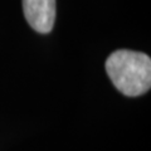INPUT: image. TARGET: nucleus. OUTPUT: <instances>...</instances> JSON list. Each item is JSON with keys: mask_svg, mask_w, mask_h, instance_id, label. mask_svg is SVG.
<instances>
[{"mask_svg": "<svg viewBox=\"0 0 151 151\" xmlns=\"http://www.w3.org/2000/svg\"><path fill=\"white\" fill-rule=\"evenodd\" d=\"M105 68L113 86L125 96H141L151 87V59L145 53L115 50L106 59Z\"/></svg>", "mask_w": 151, "mask_h": 151, "instance_id": "nucleus-1", "label": "nucleus"}, {"mask_svg": "<svg viewBox=\"0 0 151 151\" xmlns=\"http://www.w3.org/2000/svg\"><path fill=\"white\" fill-rule=\"evenodd\" d=\"M55 9V0H23V12L27 22L40 34H47L53 29Z\"/></svg>", "mask_w": 151, "mask_h": 151, "instance_id": "nucleus-2", "label": "nucleus"}]
</instances>
